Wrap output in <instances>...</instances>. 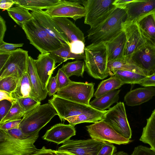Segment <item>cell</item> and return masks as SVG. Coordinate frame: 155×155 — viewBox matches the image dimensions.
<instances>
[{
  "label": "cell",
  "instance_id": "4dcf8cb0",
  "mask_svg": "<svg viewBox=\"0 0 155 155\" xmlns=\"http://www.w3.org/2000/svg\"><path fill=\"white\" fill-rule=\"evenodd\" d=\"M7 11L9 16L21 27L22 24L34 18L28 9L19 5H16Z\"/></svg>",
  "mask_w": 155,
  "mask_h": 155
},
{
  "label": "cell",
  "instance_id": "e575fe53",
  "mask_svg": "<svg viewBox=\"0 0 155 155\" xmlns=\"http://www.w3.org/2000/svg\"><path fill=\"white\" fill-rule=\"evenodd\" d=\"M69 78L73 75L83 77L85 71L84 61L76 60L63 65L60 68Z\"/></svg>",
  "mask_w": 155,
  "mask_h": 155
},
{
  "label": "cell",
  "instance_id": "52a82bcc",
  "mask_svg": "<svg viewBox=\"0 0 155 155\" xmlns=\"http://www.w3.org/2000/svg\"><path fill=\"white\" fill-rule=\"evenodd\" d=\"M94 83L72 82L67 86L59 89L58 96L74 102L90 106V101L93 97Z\"/></svg>",
  "mask_w": 155,
  "mask_h": 155
},
{
  "label": "cell",
  "instance_id": "74e56055",
  "mask_svg": "<svg viewBox=\"0 0 155 155\" xmlns=\"http://www.w3.org/2000/svg\"><path fill=\"white\" fill-rule=\"evenodd\" d=\"M17 100L24 111L25 114L30 112L41 104L40 101H37L29 97L18 98Z\"/></svg>",
  "mask_w": 155,
  "mask_h": 155
},
{
  "label": "cell",
  "instance_id": "5b68a950",
  "mask_svg": "<svg viewBox=\"0 0 155 155\" xmlns=\"http://www.w3.org/2000/svg\"><path fill=\"white\" fill-rule=\"evenodd\" d=\"M38 132L25 139L14 137L0 129V155H32L39 151L34 143Z\"/></svg>",
  "mask_w": 155,
  "mask_h": 155
},
{
  "label": "cell",
  "instance_id": "484cf974",
  "mask_svg": "<svg viewBox=\"0 0 155 155\" xmlns=\"http://www.w3.org/2000/svg\"><path fill=\"white\" fill-rule=\"evenodd\" d=\"M108 69L109 76H112V73L115 70H119L130 71L147 76L149 73L137 66L132 63L130 59L124 58L113 61H109L108 63Z\"/></svg>",
  "mask_w": 155,
  "mask_h": 155
},
{
  "label": "cell",
  "instance_id": "db71d44e",
  "mask_svg": "<svg viewBox=\"0 0 155 155\" xmlns=\"http://www.w3.org/2000/svg\"><path fill=\"white\" fill-rule=\"evenodd\" d=\"M133 0H115L113 4L116 8L124 9L126 4Z\"/></svg>",
  "mask_w": 155,
  "mask_h": 155
},
{
  "label": "cell",
  "instance_id": "603a6c76",
  "mask_svg": "<svg viewBox=\"0 0 155 155\" xmlns=\"http://www.w3.org/2000/svg\"><path fill=\"white\" fill-rule=\"evenodd\" d=\"M36 60L31 56L28 57L27 71L33 88L40 101L44 100L48 94L47 88H45L39 77L35 67Z\"/></svg>",
  "mask_w": 155,
  "mask_h": 155
},
{
  "label": "cell",
  "instance_id": "e0dca14e",
  "mask_svg": "<svg viewBox=\"0 0 155 155\" xmlns=\"http://www.w3.org/2000/svg\"><path fill=\"white\" fill-rule=\"evenodd\" d=\"M45 31L50 36L62 43L69 45L70 43L66 35L61 31L52 18L42 10H33L31 12Z\"/></svg>",
  "mask_w": 155,
  "mask_h": 155
},
{
  "label": "cell",
  "instance_id": "f35d334b",
  "mask_svg": "<svg viewBox=\"0 0 155 155\" xmlns=\"http://www.w3.org/2000/svg\"><path fill=\"white\" fill-rule=\"evenodd\" d=\"M56 76L59 90L67 86L72 81L60 68L58 69Z\"/></svg>",
  "mask_w": 155,
  "mask_h": 155
},
{
  "label": "cell",
  "instance_id": "6f0895ef",
  "mask_svg": "<svg viewBox=\"0 0 155 155\" xmlns=\"http://www.w3.org/2000/svg\"><path fill=\"white\" fill-rule=\"evenodd\" d=\"M154 13H155V12H154Z\"/></svg>",
  "mask_w": 155,
  "mask_h": 155
},
{
  "label": "cell",
  "instance_id": "d6986e66",
  "mask_svg": "<svg viewBox=\"0 0 155 155\" xmlns=\"http://www.w3.org/2000/svg\"><path fill=\"white\" fill-rule=\"evenodd\" d=\"M76 134L74 126L59 123L55 124L48 130L42 138L48 141L58 144L63 143L70 139Z\"/></svg>",
  "mask_w": 155,
  "mask_h": 155
},
{
  "label": "cell",
  "instance_id": "7bdbcfd3",
  "mask_svg": "<svg viewBox=\"0 0 155 155\" xmlns=\"http://www.w3.org/2000/svg\"><path fill=\"white\" fill-rule=\"evenodd\" d=\"M24 44H12L3 41L0 44V52H11L23 46Z\"/></svg>",
  "mask_w": 155,
  "mask_h": 155
},
{
  "label": "cell",
  "instance_id": "7c38bea8",
  "mask_svg": "<svg viewBox=\"0 0 155 155\" xmlns=\"http://www.w3.org/2000/svg\"><path fill=\"white\" fill-rule=\"evenodd\" d=\"M105 143L92 138L84 140L70 139L63 143L57 150L73 155H97Z\"/></svg>",
  "mask_w": 155,
  "mask_h": 155
},
{
  "label": "cell",
  "instance_id": "680465c9",
  "mask_svg": "<svg viewBox=\"0 0 155 155\" xmlns=\"http://www.w3.org/2000/svg\"><path fill=\"white\" fill-rule=\"evenodd\" d=\"M154 74H155V73Z\"/></svg>",
  "mask_w": 155,
  "mask_h": 155
},
{
  "label": "cell",
  "instance_id": "d4e9b609",
  "mask_svg": "<svg viewBox=\"0 0 155 155\" xmlns=\"http://www.w3.org/2000/svg\"><path fill=\"white\" fill-rule=\"evenodd\" d=\"M11 95L16 100L29 97L39 101L31 85L27 70L22 76L16 89Z\"/></svg>",
  "mask_w": 155,
  "mask_h": 155
},
{
  "label": "cell",
  "instance_id": "b9f144b4",
  "mask_svg": "<svg viewBox=\"0 0 155 155\" xmlns=\"http://www.w3.org/2000/svg\"><path fill=\"white\" fill-rule=\"evenodd\" d=\"M48 95L50 97L55 94L59 90L57 81V76L51 77L47 87Z\"/></svg>",
  "mask_w": 155,
  "mask_h": 155
},
{
  "label": "cell",
  "instance_id": "f546056e",
  "mask_svg": "<svg viewBox=\"0 0 155 155\" xmlns=\"http://www.w3.org/2000/svg\"><path fill=\"white\" fill-rule=\"evenodd\" d=\"M15 5L23 7L29 10L47 9L54 6L61 0H15Z\"/></svg>",
  "mask_w": 155,
  "mask_h": 155
},
{
  "label": "cell",
  "instance_id": "9f6ffc18",
  "mask_svg": "<svg viewBox=\"0 0 155 155\" xmlns=\"http://www.w3.org/2000/svg\"><path fill=\"white\" fill-rule=\"evenodd\" d=\"M114 155H129L127 153L123 151H120L116 153Z\"/></svg>",
  "mask_w": 155,
  "mask_h": 155
},
{
  "label": "cell",
  "instance_id": "bcb514c9",
  "mask_svg": "<svg viewBox=\"0 0 155 155\" xmlns=\"http://www.w3.org/2000/svg\"><path fill=\"white\" fill-rule=\"evenodd\" d=\"M21 119L10 121L0 124V129L4 130H7L18 128Z\"/></svg>",
  "mask_w": 155,
  "mask_h": 155
},
{
  "label": "cell",
  "instance_id": "d6a6232c",
  "mask_svg": "<svg viewBox=\"0 0 155 155\" xmlns=\"http://www.w3.org/2000/svg\"><path fill=\"white\" fill-rule=\"evenodd\" d=\"M56 63H62L70 59L79 60L84 59L85 54H77L72 53L69 45L65 44L61 48L50 52Z\"/></svg>",
  "mask_w": 155,
  "mask_h": 155
},
{
  "label": "cell",
  "instance_id": "d590c367",
  "mask_svg": "<svg viewBox=\"0 0 155 155\" xmlns=\"http://www.w3.org/2000/svg\"><path fill=\"white\" fill-rule=\"evenodd\" d=\"M25 114V112L17 100L12 103L10 109L5 117L0 121V124L21 119Z\"/></svg>",
  "mask_w": 155,
  "mask_h": 155
},
{
  "label": "cell",
  "instance_id": "f1b7e54d",
  "mask_svg": "<svg viewBox=\"0 0 155 155\" xmlns=\"http://www.w3.org/2000/svg\"><path fill=\"white\" fill-rule=\"evenodd\" d=\"M107 111V110L103 111L98 110L82 114L67 118L65 120H67L70 124L74 126L83 123H95L102 120Z\"/></svg>",
  "mask_w": 155,
  "mask_h": 155
},
{
  "label": "cell",
  "instance_id": "5bb4252c",
  "mask_svg": "<svg viewBox=\"0 0 155 155\" xmlns=\"http://www.w3.org/2000/svg\"><path fill=\"white\" fill-rule=\"evenodd\" d=\"M44 11L51 18H70L74 21L85 15L84 7L76 1L61 0L57 5Z\"/></svg>",
  "mask_w": 155,
  "mask_h": 155
},
{
  "label": "cell",
  "instance_id": "83f0119b",
  "mask_svg": "<svg viewBox=\"0 0 155 155\" xmlns=\"http://www.w3.org/2000/svg\"><path fill=\"white\" fill-rule=\"evenodd\" d=\"M140 140L148 144L155 151V109L150 117L147 119L146 126L143 128Z\"/></svg>",
  "mask_w": 155,
  "mask_h": 155
},
{
  "label": "cell",
  "instance_id": "60d3db41",
  "mask_svg": "<svg viewBox=\"0 0 155 155\" xmlns=\"http://www.w3.org/2000/svg\"><path fill=\"white\" fill-rule=\"evenodd\" d=\"M131 155H155V151L150 148L140 145L134 148Z\"/></svg>",
  "mask_w": 155,
  "mask_h": 155
},
{
  "label": "cell",
  "instance_id": "277c9868",
  "mask_svg": "<svg viewBox=\"0 0 155 155\" xmlns=\"http://www.w3.org/2000/svg\"><path fill=\"white\" fill-rule=\"evenodd\" d=\"M57 115L56 110L49 103L40 105L25 114L19 128L26 136H33L39 132Z\"/></svg>",
  "mask_w": 155,
  "mask_h": 155
},
{
  "label": "cell",
  "instance_id": "7a4b0ae2",
  "mask_svg": "<svg viewBox=\"0 0 155 155\" xmlns=\"http://www.w3.org/2000/svg\"><path fill=\"white\" fill-rule=\"evenodd\" d=\"M127 17L124 9L116 8L105 20L90 28L87 32L88 39L92 43L109 40L123 30Z\"/></svg>",
  "mask_w": 155,
  "mask_h": 155
},
{
  "label": "cell",
  "instance_id": "7402d4cb",
  "mask_svg": "<svg viewBox=\"0 0 155 155\" xmlns=\"http://www.w3.org/2000/svg\"><path fill=\"white\" fill-rule=\"evenodd\" d=\"M52 18L66 35L70 42L81 41L85 43L84 34L71 21L66 18L56 17Z\"/></svg>",
  "mask_w": 155,
  "mask_h": 155
},
{
  "label": "cell",
  "instance_id": "ffe728a7",
  "mask_svg": "<svg viewBox=\"0 0 155 155\" xmlns=\"http://www.w3.org/2000/svg\"><path fill=\"white\" fill-rule=\"evenodd\" d=\"M104 42L107 51L108 61H115L124 58L126 37L123 29Z\"/></svg>",
  "mask_w": 155,
  "mask_h": 155
},
{
  "label": "cell",
  "instance_id": "11a10c76",
  "mask_svg": "<svg viewBox=\"0 0 155 155\" xmlns=\"http://www.w3.org/2000/svg\"><path fill=\"white\" fill-rule=\"evenodd\" d=\"M55 152L57 155H73L68 153L58 151L57 150H55Z\"/></svg>",
  "mask_w": 155,
  "mask_h": 155
},
{
  "label": "cell",
  "instance_id": "44dd1931",
  "mask_svg": "<svg viewBox=\"0 0 155 155\" xmlns=\"http://www.w3.org/2000/svg\"><path fill=\"white\" fill-rule=\"evenodd\" d=\"M155 96V87H145L137 88L129 91L125 96L124 100L127 105L134 106L149 101Z\"/></svg>",
  "mask_w": 155,
  "mask_h": 155
},
{
  "label": "cell",
  "instance_id": "1f68e13d",
  "mask_svg": "<svg viewBox=\"0 0 155 155\" xmlns=\"http://www.w3.org/2000/svg\"><path fill=\"white\" fill-rule=\"evenodd\" d=\"M124 84L116 76H112L108 79L102 81L99 84L94 94L95 98L99 97L109 92L117 90Z\"/></svg>",
  "mask_w": 155,
  "mask_h": 155
},
{
  "label": "cell",
  "instance_id": "7dc6e473",
  "mask_svg": "<svg viewBox=\"0 0 155 155\" xmlns=\"http://www.w3.org/2000/svg\"><path fill=\"white\" fill-rule=\"evenodd\" d=\"M5 131L12 136L18 138L25 139L29 137L25 134L19 127Z\"/></svg>",
  "mask_w": 155,
  "mask_h": 155
},
{
  "label": "cell",
  "instance_id": "836d02e7",
  "mask_svg": "<svg viewBox=\"0 0 155 155\" xmlns=\"http://www.w3.org/2000/svg\"><path fill=\"white\" fill-rule=\"evenodd\" d=\"M114 75L118 77L124 84H140L147 77L130 71L119 70H115L112 71V76Z\"/></svg>",
  "mask_w": 155,
  "mask_h": 155
},
{
  "label": "cell",
  "instance_id": "f5cc1de1",
  "mask_svg": "<svg viewBox=\"0 0 155 155\" xmlns=\"http://www.w3.org/2000/svg\"><path fill=\"white\" fill-rule=\"evenodd\" d=\"M11 52H0V70L6 62Z\"/></svg>",
  "mask_w": 155,
  "mask_h": 155
},
{
  "label": "cell",
  "instance_id": "9c48e42d",
  "mask_svg": "<svg viewBox=\"0 0 155 155\" xmlns=\"http://www.w3.org/2000/svg\"><path fill=\"white\" fill-rule=\"evenodd\" d=\"M102 120L109 124L123 137L129 140L131 138L132 131L123 102H120L110 108Z\"/></svg>",
  "mask_w": 155,
  "mask_h": 155
},
{
  "label": "cell",
  "instance_id": "8992f818",
  "mask_svg": "<svg viewBox=\"0 0 155 155\" xmlns=\"http://www.w3.org/2000/svg\"><path fill=\"white\" fill-rule=\"evenodd\" d=\"M115 0L82 1L85 8L84 23L94 27L105 20L116 8Z\"/></svg>",
  "mask_w": 155,
  "mask_h": 155
},
{
  "label": "cell",
  "instance_id": "ab89813d",
  "mask_svg": "<svg viewBox=\"0 0 155 155\" xmlns=\"http://www.w3.org/2000/svg\"><path fill=\"white\" fill-rule=\"evenodd\" d=\"M71 51L73 53L77 54H84V43L81 41H77L70 42L69 44Z\"/></svg>",
  "mask_w": 155,
  "mask_h": 155
},
{
  "label": "cell",
  "instance_id": "cb8c5ba5",
  "mask_svg": "<svg viewBox=\"0 0 155 155\" xmlns=\"http://www.w3.org/2000/svg\"><path fill=\"white\" fill-rule=\"evenodd\" d=\"M137 22L141 33L147 43L155 46V13L147 15Z\"/></svg>",
  "mask_w": 155,
  "mask_h": 155
},
{
  "label": "cell",
  "instance_id": "681fc988",
  "mask_svg": "<svg viewBox=\"0 0 155 155\" xmlns=\"http://www.w3.org/2000/svg\"><path fill=\"white\" fill-rule=\"evenodd\" d=\"M7 29L6 22L2 17L0 16V44L3 42Z\"/></svg>",
  "mask_w": 155,
  "mask_h": 155
},
{
  "label": "cell",
  "instance_id": "30bf717a",
  "mask_svg": "<svg viewBox=\"0 0 155 155\" xmlns=\"http://www.w3.org/2000/svg\"><path fill=\"white\" fill-rule=\"evenodd\" d=\"M48 102L55 109L61 121L64 122L68 117L82 114L98 111L92 107L84 104L74 102L60 97L56 94Z\"/></svg>",
  "mask_w": 155,
  "mask_h": 155
},
{
  "label": "cell",
  "instance_id": "8fae6325",
  "mask_svg": "<svg viewBox=\"0 0 155 155\" xmlns=\"http://www.w3.org/2000/svg\"><path fill=\"white\" fill-rule=\"evenodd\" d=\"M28 51L20 48L11 51L4 65L0 70V79L11 75L20 80L27 70Z\"/></svg>",
  "mask_w": 155,
  "mask_h": 155
},
{
  "label": "cell",
  "instance_id": "c3c4849f",
  "mask_svg": "<svg viewBox=\"0 0 155 155\" xmlns=\"http://www.w3.org/2000/svg\"><path fill=\"white\" fill-rule=\"evenodd\" d=\"M140 85L144 87H155V74L147 76Z\"/></svg>",
  "mask_w": 155,
  "mask_h": 155
},
{
  "label": "cell",
  "instance_id": "2e32d148",
  "mask_svg": "<svg viewBox=\"0 0 155 155\" xmlns=\"http://www.w3.org/2000/svg\"><path fill=\"white\" fill-rule=\"evenodd\" d=\"M127 14L126 21H137L155 11V0H133L125 6Z\"/></svg>",
  "mask_w": 155,
  "mask_h": 155
},
{
  "label": "cell",
  "instance_id": "ac0fdd59",
  "mask_svg": "<svg viewBox=\"0 0 155 155\" xmlns=\"http://www.w3.org/2000/svg\"><path fill=\"white\" fill-rule=\"evenodd\" d=\"M56 63L50 52L39 54L36 60L37 73L44 87H47Z\"/></svg>",
  "mask_w": 155,
  "mask_h": 155
},
{
  "label": "cell",
  "instance_id": "9a60e30c",
  "mask_svg": "<svg viewBox=\"0 0 155 155\" xmlns=\"http://www.w3.org/2000/svg\"><path fill=\"white\" fill-rule=\"evenodd\" d=\"M130 59L149 76L155 73V46L147 43L136 51Z\"/></svg>",
  "mask_w": 155,
  "mask_h": 155
},
{
  "label": "cell",
  "instance_id": "4316f807",
  "mask_svg": "<svg viewBox=\"0 0 155 155\" xmlns=\"http://www.w3.org/2000/svg\"><path fill=\"white\" fill-rule=\"evenodd\" d=\"M120 90H114L95 98L90 102V105L92 107L99 111H103L109 109L112 104L117 102Z\"/></svg>",
  "mask_w": 155,
  "mask_h": 155
},
{
  "label": "cell",
  "instance_id": "3957f363",
  "mask_svg": "<svg viewBox=\"0 0 155 155\" xmlns=\"http://www.w3.org/2000/svg\"><path fill=\"white\" fill-rule=\"evenodd\" d=\"M21 27L30 44L41 53L50 52L65 45L49 35L35 18L22 24Z\"/></svg>",
  "mask_w": 155,
  "mask_h": 155
},
{
  "label": "cell",
  "instance_id": "816d5d0a",
  "mask_svg": "<svg viewBox=\"0 0 155 155\" xmlns=\"http://www.w3.org/2000/svg\"><path fill=\"white\" fill-rule=\"evenodd\" d=\"M15 4L14 0H1L0 1V8L1 9L7 10L12 7Z\"/></svg>",
  "mask_w": 155,
  "mask_h": 155
},
{
  "label": "cell",
  "instance_id": "ee69618b",
  "mask_svg": "<svg viewBox=\"0 0 155 155\" xmlns=\"http://www.w3.org/2000/svg\"><path fill=\"white\" fill-rule=\"evenodd\" d=\"M116 151V148L113 144L106 143L97 155H114Z\"/></svg>",
  "mask_w": 155,
  "mask_h": 155
},
{
  "label": "cell",
  "instance_id": "8d00e7d4",
  "mask_svg": "<svg viewBox=\"0 0 155 155\" xmlns=\"http://www.w3.org/2000/svg\"><path fill=\"white\" fill-rule=\"evenodd\" d=\"M19 80L18 77L13 75L0 79V90L11 94L16 89Z\"/></svg>",
  "mask_w": 155,
  "mask_h": 155
},
{
  "label": "cell",
  "instance_id": "f6af8a7d",
  "mask_svg": "<svg viewBox=\"0 0 155 155\" xmlns=\"http://www.w3.org/2000/svg\"><path fill=\"white\" fill-rule=\"evenodd\" d=\"M12 104L7 100L0 101V120H2L10 109Z\"/></svg>",
  "mask_w": 155,
  "mask_h": 155
},
{
  "label": "cell",
  "instance_id": "ba28073f",
  "mask_svg": "<svg viewBox=\"0 0 155 155\" xmlns=\"http://www.w3.org/2000/svg\"><path fill=\"white\" fill-rule=\"evenodd\" d=\"M91 138L105 143L120 145L130 143V140L122 136L103 120L86 126Z\"/></svg>",
  "mask_w": 155,
  "mask_h": 155
},
{
  "label": "cell",
  "instance_id": "4fadbf2b",
  "mask_svg": "<svg viewBox=\"0 0 155 155\" xmlns=\"http://www.w3.org/2000/svg\"><path fill=\"white\" fill-rule=\"evenodd\" d=\"M123 30L126 37L124 57L130 59L136 51L147 42L141 33L137 21H125Z\"/></svg>",
  "mask_w": 155,
  "mask_h": 155
},
{
  "label": "cell",
  "instance_id": "6da1fadb",
  "mask_svg": "<svg viewBox=\"0 0 155 155\" xmlns=\"http://www.w3.org/2000/svg\"><path fill=\"white\" fill-rule=\"evenodd\" d=\"M85 71L93 78L102 80L109 76L108 54L104 42L92 43L85 47Z\"/></svg>",
  "mask_w": 155,
  "mask_h": 155
},
{
  "label": "cell",
  "instance_id": "f907efd6",
  "mask_svg": "<svg viewBox=\"0 0 155 155\" xmlns=\"http://www.w3.org/2000/svg\"><path fill=\"white\" fill-rule=\"evenodd\" d=\"M0 101L7 100L12 104L17 101L12 96L11 94L4 91L0 90Z\"/></svg>",
  "mask_w": 155,
  "mask_h": 155
}]
</instances>
